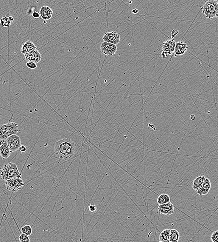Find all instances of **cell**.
<instances>
[{"label": "cell", "instance_id": "cell-12", "mask_svg": "<svg viewBox=\"0 0 218 242\" xmlns=\"http://www.w3.org/2000/svg\"><path fill=\"white\" fill-rule=\"evenodd\" d=\"M10 149L5 140H0V155L3 158L6 159L10 155Z\"/></svg>", "mask_w": 218, "mask_h": 242}, {"label": "cell", "instance_id": "cell-18", "mask_svg": "<svg viewBox=\"0 0 218 242\" xmlns=\"http://www.w3.org/2000/svg\"><path fill=\"white\" fill-rule=\"evenodd\" d=\"M157 201L159 205L165 204L170 202V197L167 194H162L158 197Z\"/></svg>", "mask_w": 218, "mask_h": 242}, {"label": "cell", "instance_id": "cell-14", "mask_svg": "<svg viewBox=\"0 0 218 242\" xmlns=\"http://www.w3.org/2000/svg\"><path fill=\"white\" fill-rule=\"evenodd\" d=\"M35 50H37V47L31 41H28L23 44L21 49V51L22 54L25 55L27 53Z\"/></svg>", "mask_w": 218, "mask_h": 242}, {"label": "cell", "instance_id": "cell-17", "mask_svg": "<svg viewBox=\"0 0 218 242\" xmlns=\"http://www.w3.org/2000/svg\"><path fill=\"white\" fill-rule=\"evenodd\" d=\"M205 178V177L203 175H200L196 178L193 182V189L196 191L199 189L203 184Z\"/></svg>", "mask_w": 218, "mask_h": 242}, {"label": "cell", "instance_id": "cell-30", "mask_svg": "<svg viewBox=\"0 0 218 242\" xmlns=\"http://www.w3.org/2000/svg\"><path fill=\"white\" fill-rule=\"evenodd\" d=\"M19 150L21 153H24V152H25L27 150V148L26 147L25 145H21L19 148Z\"/></svg>", "mask_w": 218, "mask_h": 242}, {"label": "cell", "instance_id": "cell-3", "mask_svg": "<svg viewBox=\"0 0 218 242\" xmlns=\"http://www.w3.org/2000/svg\"><path fill=\"white\" fill-rule=\"evenodd\" d=\"M202 13L205 17L212 20L217 18L218 14V1L217 0H209L205 2L201 7Z\"/></svg>", "mask_w": 218, "mask_h": 242}, {"label": "cell", "instance_id": "cell-5", "mask_svg": "<svg viewBox=\"0 0 218 242\" xmlns=\"http://www.w3.org/2000/svg\"><path fill=\"white\" fill-rule=\"evenodd\" d=\"M176 42L174 39H169L166 41L162 44V48L163 49L161 56L163 58H166L167 56L172 55L174 53L175 46Z\"/></svg>", "mask_w": 218, "mask_h": 242}, {"label": "cell", "instance_id": "cell-29", "mask_svg": "<svg viewBox=\"0 0 218 242\" xmlns=\"http://www.w3.org/2000/svg\"><path fill=\"white\" fill-rule=\"evenodd\" d=\"M179 31L177 30H173L171 33V37L172 38V39H174V38H175L176 36V35L178 34V33H179Z\"/></svg>", "mask_w": 218, "mask_h": 242}, {"label": "cell", "instance_id": "cell-31", "mask_svg": "<svg viewBox=\"0 0 218 242\" xmlns=\"http://www.w3.org/2000/svg\"><path fill=\"white\" fill-rule=\"evenodd\" d=\"M139 12V10L137 9H133L132 10V13L133 14H137Z\"/></svg>", "mask_w": 218, "mask_h": 242}, {"label": "cell", "instance_id": "cell-34", "mask_svg": "<svg viewBox=\"0 0 218 242\" xmlns=\"http://www.w3.org/2000/svg\"><path fill=\"white\" fill-rule=\"evenodd\" d=\"M190 118L192 120H194L195 119V116L194 115H191L190 116Z\"/></svg>", "mask_w": 218, "mask_h": 242}, {"label": "cell", "instance_id": "cell-26", "mask_svg": "<svg viewBox=\"0 0 218 242\" xmlns=\"http://www.w3.org/2000/svg\"><path fill=\"white\" fill-rule=\"evenodd\" d=\"M27 67L31 70H34L37 68V64L35 62H27L26 63Z\"/></svg>", "mask_w": 218, "mask_h": 242}, {"label": "cell", "instance_id": "cell-7", "mask_svg": "<svg viewBox=\"0 0 218 242\" xmlns=\"http://www.w3.org/2000/svg\"><path fill=\"white\" fill-rule=\"evenodd\" d=\"M101 50L105 55L112 56L117 52V48L116 45L108 42H103L101 44Z\"/></svg>", "mask_w": 218, "mask_h": 242}, {"label": "cell", "instance_id": "cell-8", "mask_svg": "<svg viewBox=\"0 0 218 242\" xmlns=\"http://www.w3.org/2000/svg\"><path fill=\"white\" fill-rule=\"evenodd\" d=\"M102 39L104 42H108L116 45L120 42V36L116 31L107 32L103 35Z\"/></svg>", "mask_w": 218, "mask_h": 242}, {"label": "cell", "instance_id": "cell-4", "mask_svg": "<svg viewBox=\"0 0 218 242\" xmlns=\"http://www.w3.org/2000/svg\"><path fill=\"white\" fill-rule=\"evenodd\" d=\"M7 189L12 192H18L24 185L21 178H12L5 181Z\"/></svg>", "mask_w": 218, "mask_h": 242}, {"label": "cell", "instance_id": "cell-20", "mask_svg": "<svg viewBox=\"0 0 218 242\" xmlns=\"http://www.w3.org/2000/svg\"><path fill=\"white\" fill-rule=\"evenodd\" d=\"M180 235L179 232L175 229H170V242H178Z\"/></svg>", "mask_w": 218, "mask_h": 242}, {"label": "cell", "instance_id": "cell-21", "mask_svg": "<svg viewBox=\"0 0 218 242\" xmlns=\"http://www.w3.org/2000/svg\"><path fill=\"white\" fill-rule=\"evenodd\" d=\"M9 136L7 130L6 124L0 125V139L6 140Z\"/></svg>", "mask_w": 218, "mask_h": 242}, {"label": "cell", "instance_id": "cell-19", "mask_svg": "<svg viewBox=\"0 0 218 242\" xmlns=\"http://www.w3.org/2000/svg\"><path fill=\"white\" fill-rule=\"evenodd\" d=\"M170 229H164L160 235V241L163 242H169Z\"/></svg>", "mask_w": 218, "mask_h": 242}, {"label": "cell", "instance_id": "cell-35", "mask_svg": "<svg viewBox=\"0 0 218 242\" xmlns=\"http://www.w3.org/2000/svg\"><path fill=\"white\" fill-rule=\"evenodd\" d=\"M161 242V241H160V242Z\"/></svg>", "mask_w": 218, "mask_h": 242}, {"label": "cell", "instance_id": "cell-25", "mask_svg": "<svg viewBox=\"0 0 218 242\" xmlns=\"http://www.w3.org/2000/svg\"><path fill=\"white\" fill-rule=\"evenodd\" d=\"M218 231H216L213 232L212 235L210 236V239L212 242H218Z\"/></svg>", "mask_w": 218, "mask_h": 242}, {"label": "cell", "instance_id": "cell-10", "mask_svg": "<svg viewBox=\"0 0 218 242\" xmlns=\"http://www.w3.org/2000/svg\"><path fill=\"white\" fill-rule=\"evenodd\" d=\"M25 57L28 62H35V64L39 63L41 61V54L38 50H35L29 52L25 55Z\"/></svg>", "mask_w": 218, "mask_h": 242}, {"label": "cell", "instance_id": "cell-24", "mask_svg": "<svg viewBox=\"0 0 218 242\" xmlns=\"http://www.w3.org/2000/svg\"><path fill=\"white\" fill-rule=\"evenodd\" d=\"M19 239L21 242H30V241L29 236L24 233L21 234L19 237Z\"/></svg>", "mask_w": 218, "mask_h": 242}, {"label": "cell", "instance_id": "cell-27", "mask_svg": "<svg viewBox=\"0 0 218 242\" xmlns=\"http://www.w3.org/2000/svg\"><path fill=\"white\" fill-rule=\"evenodd\" d=\"M88 209L89 211L91 212H94L97 209L96 206H95L94 204H91L89 205V207H88Z\"/></svg>", "mask_w": 218, "mask_h": 242}, {"label": "cell", "instance_id": "cell-28", "mask_svg": "<svg viewBox=\"0 0 218 242\" xmlns=\"http://www.w3.org/2000/svg\"><path fill=\"white\" fill-rule=\"evenodd\" d=\"M32 16L35 19H38L40 17V14L37 11H35L32 14Z\"/></svg>", "mask_w": 218, "mask_h": 242}, {"label": "cell", "instance_id": "cell-22", "mask_svg": "<svg viewBox=\"0 0 218 242\" xmlns=\"http://www.w3.org/2000/svg\"><path fill=\"white\" fill-rule=\"evenodd\" d=\"M10 21L9 20V17L7 16H3L0 19V24L2 27L7 28L10 26Z\"/></svg>", "mask_w": 218, "mask_h": 242}, {"label": "cell", "instance_id": "cell-36", "mask_svg": "<svg viewBox=\"0 0 218 242\" xmlns=\"http://www.w3.org/2000/svg\"></svg>", "mask_w": 218, "mask_h": 242}, {"label": "cell", "instance_id": "cell-15", "mask_svg": "<svg viewBox=\"0 0 218 242\" xmlns=\"http://www.w3.org/2000/svg\"><path fill=\"white\" fill-rule=\"evenodd\" d=\"M211 182L210 181L209 179L205 178L201 188L197 190V193L199 195H204L208 194L211 188Z\"/></svg>", "mask_w": 218, "mask_h": 242}, {"label": "cell", "instance_id": "cell-6", "mask_svg": "<svg viewBox=\"0 0 218 242\" xmlns=\"http://www.w3.org/2000/svg\"><path fill=\"white\" fill-rule=\"evenodd\" d=\"M6 141L10 149L11 153L18 150L21 145L20 138L16 134L13 135L9 136V138L6 140Z\"/></svg>", "mask_w": 218, "mask_h": 242}, {"label": "cell", "instance_id": "cell-13", "mask_svg": "<svg viewBox=\"0 0 218 242\" xmlns=\"http://www.w3.org/2000/svg\"><path fill=\"white\" fill-rule=\"evenodd\" d=\"M53 13V11L52 9L47 6L42 7L40 10V16L44 21L49 20L51 19Z\"/></svg>", "mask_w": 218, "mask_h": 242}, {"label": "cell", "instance_id": "cell-32", "mask_svg": "<svg viewBox=\"0 0 218 242\" xmlns=\"http://www.w3.org/2000/svg\"><path fill=\"white\" fill-rule=\"evenodd\" d=\"M148 126L150 128H152V129L154 130H156L155 126V125L151 124H148Z\"/></svg>", "mask_w": 218, "mask_h": 242}, {"label": "cell", "instance_id": "cell-9", "mask_svg": "<svg viewBox=\"0 0 218 242\" xmlns=\"http://www.w3.org/2000/svg\"><path fill=\"white\" fill-rule=\"evenodd\" d=\"M159 212L166 216H170L174 212V206L171 202L165 204L159 205L158 207Z\"/></svg>", "mask_w": 218, "mask_h": 242}, {"label": "cell", "instance_id": "cell-11", "mask_svg": "<svg viewBox=\"0 0 218 242\" xmlns=\"http://www.w3.org/2000/svg\"><path fill=\"white\" fill-rule=\"evenodd\" d=\"M187 49H188V46L185 42L183 41L176 42L174 52L175 53V56H177L183 55L187 51Z\"/></svg>", "mask_w": 218, "mask_h": 242}, {"label": "cell", "instance_id": "cell-16", "mask_svg": "<svg viewBox=\"0 0 218 242\" xmlns=\"http://www.w3.org/2000/svg\"><path fill=\"white\" fill-rule=\"evenodd\" d=\"M7 130L9 136L17 134L19 131V126L16 123H9L6 124Z\"/></svg>", "mask_w": 218, "mask_h": 242}, {"label": "cell", "instance_id": "cell-1", "mask_svg": "<svg viewBox=\"0 0 218 242\" xmlns=\"http://www.w3.org/2000/svg\"><path fill=\"white\" fill-rule=\"evenodd\" d=\"M54 153L57 158L70 161L76 157L80 149L76 142L68 138L62 139L54 144Z\"/></svg>", "mask_w": 218, "mask_h": 242}, {"label": "cell", "instance_id": "cell-33", "mask_svg": "<svg viewBox=\"0 0 218 242\" xmlns=\"http://www.w3.org/2000/svg\"><path fill=\"white\" fill-rule=\"evenodd\" d=\"M9 20H10V21L11 23H12V22H13V21H14V18H13V16H10V17H9Z\"/></svg>", "mask_w": 218, "mask_h": 242}, {"label": "cell", "instance_id": "cell-23", "mask_svg": "<svg viewBox=\"0 0 218 242\" xmlns=\"http://www.w3.org/2000/svg\"><path fill=\"white\" fill-rule=\"evenodd\" d=\"M21 232L27 236H30L32 233V227L30 225H24L21 228Z\"/></svg>", "mask_w": 218, "mask_h": 242}, {"label": "cell", "instance_id": "cell-2", "mask_svg": "<svg viewBox=\"0 0 218 242\" xmlns=\"http://www.w3.org/2000/svg\"><path fill=\"white\" fill-rule=\"evenodd\" d=\"M2 180L7 181L12 178H21V174L16 164L10 162L3 165L0 170Z\"/></svg>", "mask_w": 218, "mask_h": 242}]
</instances>
